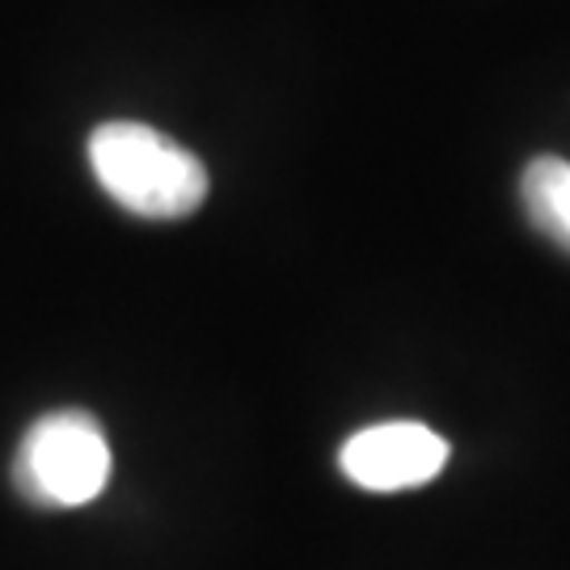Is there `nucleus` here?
<instances>
[{"mask_svg":"<svg viewBox=\"0 0 570 570\" xmlns=\"http://www.w3.org/2000/svg\"><path fill=\"white\" fill-rule=\"evenodd\" d=\"M89 165L106 195L144 220H183L207 199L204 161L144 122H102L89 136Z\"/></svg>","mask_w":570,"mask_h":570,"instance_id":"f257e3e1","label":"nucleus"},{"mask_svg":"<svg viewBox=\"0 0 570 570\" xmlns=\"http://www.w3.org/2000/svg\"><path fill=\"white\" fill-rule=\"evenodd\" d=\"M110 482V444L94 414L51 410L21 435L13 487L35 508H85Z\"/></svg>","mask_w":570,"mask_h":570,"instance_id":"f03ea898","label":"nucleus"},{"mask_svg":"<svg viewBox=\"0 0 570 570\" xmlns=\"http://www.w3.org/2000/svg\"><path fill=\"white\" fill-rule=\"evenodd\" d=\"M449 461V440L423 423H376L355 431L338 452L343 473L364 490L393 494L431 482Z\"/></svg>","mask_w":570,"mask_h":570,"instance_id":"7ed1b4c3","label":"nucleus"},{"mask_svg":"<svg viewBox=\"0 0 570 570\" xmlns=\"http://www.w3.org/2000/svg\"><path fill=\"white\" fill-rule=\"evenodd\" d=\"M520 195H524L532 225L541 228L546 237H553L562 249H570V161L537 157L524 169Z\"/></svg>","mask_w":570,"mask_h":570,"instance_id":"20e7f679","label":"nucleus"}]
</instances>
